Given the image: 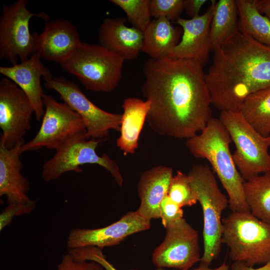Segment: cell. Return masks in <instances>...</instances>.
Returning <instances> with one entry per match:
<instances>
[{
  "instance_id": "cell-1",
  "label": "cell",
  "mask_w": 270,
  "mask_h": 270,
  "mask_svg": "<svg viewBox=\"0 0 270 270\" xmlns=\"http://www.w3.org/2000/svg\"><path fill=\"white\" fill-rule=\"evenodd\" d=\"M203 66L168 56L145 62L142 92L150 104L146 122L156 134L188 140L212 118Z\"/></svg>"
},
{
  "instance_id": "cell-2",
  "label": "cell",
  "mask_w": 270,
  "mask_h": 270,
  "mask_svg": "<svg viewBox=\"0 0 270 270\" xmlns=\"http://www.w3.org/2000/svg\"><path fill=\"white\" fill-rule=\"evenodd\" d=\"M214 52L206 80L221 112L239 110L250 94L270 86V46L238 31Z\"/></svg>"
},
{
  "instance_id": "cell-3",
  "label": "cell",
  "mask_w": 270,
  "mask_h": 270,
  "mask_svg": "<svg viewBox=\"0 0 270 270\" xmlns=\"http://www.w3.org/2000/svg\"><path fill=\"white\" fill-rule=\"evenodd\" d=\"M232 142L226 129L219 118H212L198 134L188 140L186 148L198 158L206 159L212 166L226 192L232 212H250L246 203L242 178L230 149Z\"/></svg>"
},
{
  "instance_id": "cell-4",
  "label": "cell",
  "mask_w": 270,
  "mask_h": 270,
  "mask_svg": "<svg viewBox=\"0 0 270 270\" xmlns=\"http://www.w3.org/2000/svg\"><path fill=\"white\" fill-rule=\"evenodd\" d=\"M222 224V242L229 248L232 260L250 266L270 261V224L250 212H232Z\"/></svg>"
},
{
  "instance_id": "cell-5",
  "label": "cell",
  "mask_w": 270,
  "mask_h": 270,
  "mask_svg": "<svg viewBox=\"0 0 270 270\" xmlns=\"http://www.w3.org/2000/svg\"><path fill=\"white\" fill-rule=\"evenodd\" d=\"M204 216V253L200 261L209 266L219 256L222 247V213L229 205L218 188L213 172L206 164H194L188 173Z\"/></svg>"
},
{
  "instance_id": "cell-6",
  "label": "cell",
  "mask_w": 270,
  "mask_h": 270,
  "mask_svg": "<svg viewBox=\"0 0 270 270\" xmlns=\"http://www.w3.org/2000/svg\"><path fill=\"white\" fill-rule=\"evenodd\" d=\"M124 60L100 44L82 42L60 65L88 90L107 92L114 90L118 84Z\"/></svg>"
},
{
  "instance_id": "cell-7",
  "label": "cell",
  "mask_w": 270,
  "mask_h": 270,
  "mask_svg": "<svg viewBox=\"0 0 270 270\" xmlns=\"http://www.w3.org/2000/svg\"><path fill=\"white\" fill-rule=\"evenodd\" d=\"M236 146L234 164L245 180L270 172V135L264 136L246 120L240 112L222 111L218 118Z\"/></svg>"
},
{
  "instance_id": "cell-8",
  "label": "cell",
  "mask_w": 270,
  "mask_h": 270,
  "mask_svg": "<svg viewBox=\"0 0 270 270\" xmlns=\"http://www.w3.org/2000/svg\"><path fill=\"white\" fill-rule=\"evenodd\" d=\"M44 112L36 136L21 146L22 154L43 148L56 151L76 140L86 138V129L82 118L68 104L58 102L44 94Z\"/></svg>"
},
{
  "instance_id": "cell-9",
  "label": "cell",
  "mask_w": 270,
  "mask_h": 270,
  "mask_svg": "<svg viewBox=\"0 0 270 270\" xmlns=\"http://www.w3.org/2000/svg\"><path fill=\"white\" fill-rule=\"evenodd\" d=\"M26 0H18L10 5H4L0 18V58L12 65L30 58L36 52L38 34L31 33L29 24L34 16L46 21L48 16L44 12L34 13L27 7Z\"/></svg>"
},
{
  "instance_id": "cell-10",
  "label": "cell",
  "mask_w": 270,
  "mask_h": 270,
  "mask_svg": "<svg viewBox=\"0 0 270 270\" xmlns=\"http://www.w3.org/2000/svg\"><path fill=\"white\" fill-rule=\"evenodd\" d=\"M102 140L80 139L73 141L56 150L55 154L42 166V176L46 182L56 180L68 172L80 173V166L86 164H96L104 168L116 183L122 186L124 180L116 162L106 154L100 156L96 148Z\"/></svg>"
},
{
  "instance_id": "cell-11",
  "label": "cell",
  "mask_w": 270,
  "mask_h": 270,
  "mask_svg": "<svg viewBox=\"0 0 270 270\" xmlns=\"http://www.w3.org/2000/svg\"><path fill=\"white\" fill-rule=\"evenodd\" d=\"M45 86L56 91L60 98L82 118L87 139L102 140L109 130H120L122 115L105 111L95 105L73 82L64 78H44Z\"/></svg>"
},
{
  "instance_id": "cell-12",
  "label": "cell",
  "mask_w": 270,
  "mask_h": 270,
  "mask_svg": "<svg viewBox=\"0 0 270 270\" xmlns=\"http://www.w3.org/2000/svg\"><path fill=\"white\" fill-rule=\"evenodd\" d=\"M34 109L28 98L8 78L0 81V144L11 148L24 144Z\"/></svg>"
},
{
  "instance_id": "cell-13",
  "label": "cell",
  "mask_w": 270,
  "mask_h": 270,
  "mask_svg": "<svg viewBox=\"0 0 270 270\" xmlns=\"http://www.w3.org/2000/svg\"><path fill=\"white\" fill-rule=\"evenodd\" d=\"M165 228L164 238L152 254L154 264L160 268L189 270L201 258L198 232L184 218Z\"/></svg>"
},
{
  "instance_id": "cell-14",
  "label": "cell",
  "mask_w": 270,
  "mask_h": 270,
  "mask_svg": "<svg viewBox=\"0 0 270 270\" xmlns=\"http://www.w3.org/2000/svg\"><path fill=\"white\" fill-rule=\"evenodd\" d=\"M150 227V220L142 216L137 211L130 212L118 221L98 228H75L69 233L66 240L68 249L95 246L102 249L119 244L127 236L146 230Z\"/></svg>"
},
{
  "instance_id": "cell-15",
  "label": "cell",
  "mask_w": 270,
  "mask_h": 270,
  "mask_svg": "<svg viewBox=\"0 0 270 270\" xmlns=\"http://www.w3.org/2000/svg\"><path fill=\"white\" fill-rule=\"evenodd\" d=\"M216 0H212L206 12L190 19L178 18L176 20L182 30V38L168 57L192 60L204 65L211 48L210 28Z\"/></svg>"
},
{
  "instance_id": "cell-16",
  "label": "cell",
  "mask_w": 270,
  "mask_h": 270,
  "mask_svg": "<svg viewBox=\"0 0 270 270\" xmlns=\"http://www.w3.org/2000/svg\"><path fill=\"white\" fill-rule=\"evenodd\" d=\"M76 28L60 19L47 22L38 34L36 52L41 59L62 64L78 50L82 43Z\"/></svg>"
},
{
  "instance_id": "cell-17",
  "label": "cell",
  "mask_w": 270,
  "mask_h": 270,
  "mask_svg": "<svg viewBox=\"0 0 270 270\" xmlns=\"http://www.w3.org/2000/svg\"><path fill=\"white\" fill-rule=\"evenodd\" d=\"M0 73L12 81L26 94L32 104L34 115L40 121L44 112L40 78H52L50 70L45 66L36 53L24 62L10 66H0Z\"/></svg>"
},
{
  "instance_id": "cell-18",
  "label": "cell",
  "mask_w": 270,
  "mask_h": 270,
  "mask_svg": "<svg viewBox=\"0 0 270 270\" xmlns=\"http://www.w3.org/2000/svg\"><path fill=\"white\" fill-rule=\"evenodd\" d=\"M173 176L172 168L164 166L152 167L140 174L137 185L140 203L136 211L142 216L150 220L160 218V205Z\"/></svg>"
},
{
  "instance_id": "cell-19",
  "label": "cell",
  "mask_w": 270,
  "mask_h": 270,
  "mask_svg": "<svg viewBox=\"0 0 270 270\" xmlns=\"http://www.w3.org/2000/svg\"><path fill=\"white\" fill-rule=\"evenodd\" d=\"M125 18H105L98 33L100 44L126 60L136 58L142 51L144 32L128 26Z\"/></svg>"
},
{
  "instance_id": "cell-20",
  "label": "cell",
  "mask_w": 270,
  "mask_h": 270,
  "mask_svg": "<svg viewBox=\"0 0 270 270\" xmlns=\"http://www.w3.org/2000/svg\"><path fill=\"white\" fill-rule=\"evenodd\" d=\"M8 148L0 144V196H5L8 204L27 203L30 184L22 174L21 146Z\"/></svg>"
},
{
  "instance_id": "cell-21",
  "label": "cell",
  "mask_w": 270,
  "mask_h": 270,
  "mask_svg": "<svg viewBox=\"0 0 270 270\" xmlns=\"http://www.w3.org/2000/svg\"><path fill=\"white\" fill-rule=\"evenodd\" d=\"M150 106L148 100L136 98H128L124 100L120 136L116 143L124 155L134 154L138 148L140 135L146 121Z\"/></svg>"
},
{
  "instance_id": "cell-22",
  "label": "cell",
  "mask_w": 270,
  "mask_h": 270,
  "mask_svg": "<svg viewBox=\"0 0 270 270\" xmlns=\"http://www.w3.org/2000/svg\"><path fill=\"white\" fill-rule=\"evenodd\" d=\"M182 34V28L174 26L166 18H154L144 32L142 51L154 60L168 57Z\"/></svg>"
},
{
  "instance_id": "cell-23",
  "label": "cell",
  "mask_w": 270,
  "mask_h": 270,
  "mask_svg": "<svg viewBox=\"0 0 270 270\" xmlns=\"http://www.w3.org/2000/svg\"><path fill=\"white\" fill-rule=\"evenodd\" d=\"M238 12L234 0L216 2L210 28L212 50L214 51L238 32Z\"/></svg>"
},
{
  "instance_id": "cell-24",
  "label": "cell",
  "mask_w": 270,
  "mask_h": 270,
  "mask_svg": "<svg viewBox=\"0 0 270 270\" xmlns=\"http://www.w3.org/2000/svg\"><path fill=\"white\" fill-rule=\"evenodd\" d=\"M240 111L248 123L264 136L270 135V86L253 92L242 103Z\"/></svg>"
},
{
  "instance_id": "cell-25",
  "label": "cell",
  "mask_w": 270,
  "mask_h": 270,
  "mask_svg": "<svg viewBox=\"0 0 270 270\" xmlns=\"http://www.w3.org/2000/svg\"><path fill=\"white\" fill-rule=\"evenodd\" d=\"M236 2L239 32L270 46V20L258 10L252 0H236Z\"/></svg>"
},
{
  "instance_id": "cell-26",
  "label": "cell",
  "mask_w": 270,
  "mask_h": 270,
  "mask_svg": "<svg viewBox=\"0 0 270 270\" xmlns=\"http://www.w3.org/2000/svg\"><path fill=\"white\" fill-rule=\"evenodd\" d=\"M244 190L250 212L270 224V172L245 180Z\"/></svg>"
},
{
  "instance_id": "cell-27",
  "label": "cell",
  "mask_w": 270,
  "mask_h": 270,
  "mask_svg": "<svg viewBox=\"0 0 270 270\" xmlns=\"http://www.w3.org/2000/svg\"><path fill=\"white\" fill-rule=\"evenodd\" d=\"M148 0H111L126 13V20L143 32L151 22Z\"/></svg>"
},
{
  "instance_id": "cell-28",
  "label": "cell",
  "mask_w": 270,
  "mask_h": 270,
  "mask_svg": "<svg viewBox=\"0 0 270 270\" xmlns=\"http://www.w3.org/2000/svg\"><path fill=\"white\" fill-rule=\"evenodd\" d=\"M168 196L180 207L190 206L198 202L188 174L178 170L172 179Z\"/></svg>"
},
{
  "instance_id": "cell-29",
  "label": "cell",
  "mask_w": 270,
  "mask_h": 270,
  "mask_svg": "<svg viewBox=\"0 0 270 270\" xmlns=\"http://www.w3.org/2000/svg\"><path fill=\"white\" fill-rule=\"evenodd\" d=\"M184 0H151L149 7L152 16L164 17L170 20H176L184 10Z\"/></svg>"
},
{
  "instance_id": "cell-30",
  "label": "cell",
  "mask_w": 270,
  "mask_h": 270,
  "mask_svg": "<svg viewBox=\"0 0 270 270\" xmlns=\"http://www.w3.org/2000/svg\"><path fill=\"white\" fill-rule=\"evenodd\" d=\"M70 254L76 259L93 261L99 264L104 270H118L106 259L102 249L95 246H86L68 249ZM156 270H164L159 268Z\"/></svg>"
},
{
  "instance_id": "cell-31",
  "label": "cell",
  "mask_w": 270,
  "mask_h": 270,
  "mask_svg": "<svg viewBox=\"0 0 270 270\" xmlns=\"http://www.w3.org/2000/svg\"><path fill=\"white\" fill-rule=\"evenodd\" d=\"M36 206V200L27 203L8 204L0 214V230L10 224L13 218L32 212Z\"/></svg>"
},
{
  "instance_id": "cell-32",
  "label": "cell",
  "mask_w": 270,
  "mask_h": 270,
  "mask_svg": "<svg viewBox=\"0 0 270 270\" xmlns=\"http://www.w3.org/2000/svg\"><path fill=\"white\" fill-rule=\"evenodd\" d=\"M160 218L164 228L184 218L182 208L172 200L167 194L160 208Z\"/></svg>"
},
{
  "instance_id": "cell-33",
  "label": "cell",
  "mask_w": 270,
  "mask_h": 270,
  "mask_svg": "<svg viewBox=\"0 0 270 270\" xmlns=\"http://www.w3.org/2000/svg\"><path fill=\"white\" fill-rule=\"evenodd\" d=\"M56 270H104L98 263L88 260H78L67 252L64 254Z\"/></svg>"
},
{
  "instance_id": "cell-34",
  "label": "cell",
  "mask_w": 270,
  "mask_h": 270,
  "mask_svg": "<svg viewBox=\"0 0 270 270\" xmlns=\"http://www.w3.org/2000/svg\"><path fill=\"white\" fill-rule=\"evenodd\" d=\"M184 9L187 14L194 18L199 16V12L202 6L206 2V0H184Z\"/></svg>"
},
{
  "instance_id": "cell-35",
  "label": "cell",
  "mask_w": 270,
  "mask_h": 270,
  "mask_svg": "<svg viewBox=\"0 0 270 270\" xmlns=\"http://www.w3.org/2000/svg\"><path fill=\"white\" fill-rule=\"evenodd\" d=\"M232 270H270V261L261 267L254 268L240 262H234L231 265Z\"/></svg>"
},
{
  "instance_id": "cell-36",
  "label": "cell",
  "mask_w": 270,
  "mask_h": 270,
  "mask_svg": "<svg viewBox=\"0 0 270 270\" xmlns=\"http://www.w3.org/2000/svg\"><path fill=\"white\" fill-rule=\"evenodd\" d=\"M258 10L270 20V0H252Z\"/></svg>"
},
{
  "instance_id": "cell-37",
  "label": "cell",
  "mask_w": 270,
  "mask_h": 270,
  "mask_svg": "<svg viewBox=\"0 0 270 270\" xmlns=\"http://www.w3.org/2000/svg\"><path fill=\"white\" fill-rule=\"evenodd\" d=\"M192 270H229V265L226 264V262H224L218 268L211 269L209 266L201 262L198 268H194Z\"/></svg>"
}]
</instances>
